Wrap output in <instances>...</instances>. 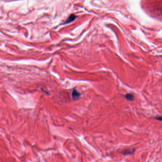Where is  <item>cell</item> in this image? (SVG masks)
<instances>
[{"label":"cell","instance_id":"cell-3","mask_svg":"<svg viewBox=\"0 0 162 162\" xmlns=\"http://www.w3.org/2000/svg\"><path fill=\"white\" fill-rule=\"evenodd\" d=\"M126 98L129 101H133L135 100V96L132 93H127L125 96Z\"/></svg>","mask_w":162,"mask_h":162},{"label":"cell","instance_id":"cell-4","mask_svg":"<svg viewBox=\"0 0 162 162\" xmlns=\"http://www.w3.org/2000/svg\"><path fill=\"white\" fill-rule=\"evenodd\" d=\"M76 16L74 15V14H71L69 17V18L68 19V20L66 21V22L64 23V24H67V23H70L74 21L75 20V19H76Z\"/></svg>","mask_w":162,"mask_h":162},{"label":"cell","instance_id":"cell-2","mask_svg":"<svg viewBox=\"0 0 162 162\" xmlns=\"http://www.w3.org/2000/svg\"><path fill=\"white\" fill-rule=\"evenodd\" d=\"M136 151V150L135 148H132V149H128L127 150H126L122 152V154L124 155H131L133 154Z\"/></svg>","mask_w":162,"mask_h":162},{"label":"cell","instance_id":"cell-5","mask_svg":"<svg viewBox=\"0 0 162 162\" xmlns=\"http://www.w3.org/2000/svg\"><path fill=\"white\" fill-rule=\"evenodd\" d=\"M154 118L157 120L162 121V116H157L155 117Z\"/></svg>","mask_w":162,"mask_h":162},{"label":"cell","instance_id":"cell-1","mask_svg":"<svg viewBox=\"0 0 162 162\" xmlns=\"http://www.w3.org/2000/svg\"><path fill=\"white\" fill-rule=\"evenodd\" d=\"M81 96V94L79 91L76 89H73L72 93V96L74 99H77L80 98Z\"/></svg>","mask_w":162,"mask_h":162}]
</instances>
